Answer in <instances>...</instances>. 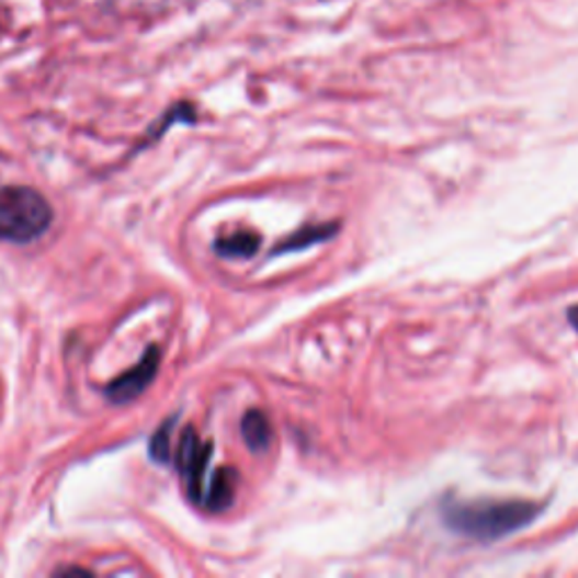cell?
<instances>
[{"label":"cell","instance_id":"1","mask_svg":"<svg viewBox=\"0 0 578 578\" xmlns=\"http://www.w3.org/2000/svg\"><path fill=\"white\" fill-rule=\"evenodd\" d=\"M543 507L529 499H479V502H456L443 511L445 526L473 541L492 543L529 526Z\"/></svg>","mask_w":578,"mask_h":578},{"label":"cell","instance_id":"2","mask_svg":"<svg viewBox=\"0 0 578 578\" xmlns=\"http://www.w3.org/2000/svg\"><path fill=\"white\" fill-rule=\"evenodd\" d=\"M53 219V206L38 190L27 185L0 188V242H34L46 234Z\"/></svg>","mask_w":578,"mask_h":578},{"label":"cell","instance_id":"3","mask_svg":"<svg viewBox=\"0 0 578 578\" xmlns=\"http://www.w3.org/2000/svg\"><path fill=\"white\" fill-rule=\"evenodd\" d=\"M213 445L202 443L197 432L192 428H185L179 441L177 452V471L188 484V492L192 502H202L204 499V473L208 468Z\"/></svg>","mask_w":578,"mask_h":578},{"label":"cell","instance_id":"4","mask_svg":"<svg viewBox=\"0 0 578 578\" xmlns=\"http://www.w3.org/2000/svg\"><path fill=\"white\" fill-rule=\"evenodd\" d=\"M159 362H161V353L157 345H151V349L143 355V360L132 371H127L125 375H121L118 379L109 384L106 398L113 405H127L136 400L149 387L154 375H157Z\"/></svg>","mask_w":578,"mask_h":578},{"label":"cell","instance_id":"5","mask_svg":"<svg viewBox=\"0 0 578 578\" xmlns=\"http://www.w3.org/2000/svg\"><path fill=\"white\" fill-rule=\"evenodd\" d=\"M272 422H269V418L258 411V409H251L245 413L242 418V439L245 443L249 445L251 452H264L269 447V443H272Z\"/></svg>","mask_w":578,"mask_h":578},{"label":"cell","instance_id":"6","mask_svg":"<svg viewBox=\"0 0 578 578\" xmlns=\"http://www.w3.org/2000/svg\"><path fill=\"white\" fill-rule=\"evenodd\" d=\"M236 481H238V475L234 468H222L211 481L208 495L204 499L206 507L211 511L228 509L230 502H234V497H236Z\"/></svg>","mask_w":578,"mask_h":578},{"label":"cell","instance_id":"7","mask_svg":"<svg viewBox=\"0 0 578 578\" xmlns=\"http://www.w3.org/2000/svg\"><path fill=\"white\" fill-rule=\"evenodd\" d=\"M335 234H337V224L305 226V228L296 230V234H294L290 240H285L281 247H276V249H274V256H279V253H290V251H298V249H305V247H313V245L326 242V240H330Z\"/></svg>","mask_w":578,"mask_h":578},{"label":"cell","instance_id":"8","mask_svg":"<svg viewBox=\"0 0 578 578\" xmlns=\"http://www.w3.org/2000/svg\"><path fill=\"white\" fill-rule=\"evenodd\" d=\"M260 249V238L253 234H236L215 242V251L222 258H251Z\"/></svg>","mask_w":578,"mask_h":578},{"label":"cell","instance_id":"9","mask_svg":"<svg viewBox=\"0 0 578 578\" xmlns=\"http://www.w3.org/2000/svg\"><path fill=\"white\" fill-rule=\"evenodd\" d=\"M172 428H174V418L163 422V426L154 432V437L149 439V456H151V461H157V464H168L170 461Z\"/></svg>","mask_w":578,"mask_h":578},{"label":"cell","instance_id":"10","mask_svg":"<svg viewBox=\"0 0 578 578\" xmlns=\"http://www.w3.org/2000/svg\"><path fill=\"white\" fill-rule=\"evenodd\" d=\"M567 319L571 324V328L578 332V305H571L569 310H567Z\"/></svg>","mask_w":578,"mask_h":578}]
</instances>
